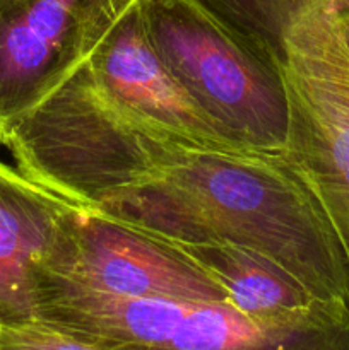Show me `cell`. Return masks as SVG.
I'll use <instances>...</instances> for the list:
<instances>
[{"mask_svg": "<svg viewBox=\"0 0 349 350\" xmlns=\"http://www.w3.org/2000/svg\"><path fill=\"white\" fill-rule=\"evenodd\" d=\"M337 10H339V26H341L342 40H344L346 50H348V55H349V0H339Z\"/></svg>", "mask_w": 349, "mask_h": 350, "instance_id": "12", "label": "cell"}, {"mask_svg": "<svg viewBox=\"0 0 349 350\" xmlns=\"http://www.w3.org/2000/svg\"><path fill=\"white\" fill-rule=\"evenodd\" d=\"M277 72L286 152L305 171L349 255V55L339 0H198Z\"/></svg>", "mask_w": 349, "mask_h": 350, "instance_id": "2", "label": "cell"}, {"mask_svg": "<svg viewBox=\"0 0 349 350\" xmlns=\"http://www.w3.org/2000/svg\"><path fill=\"white\" fill-rule=\"evenodd\" d=\"M171 245L224 241L272 260L310 293L349 310V255L287 152L180 147L149 180L99 208Z\"/></svg>", "mask_w": 349, "mask_h": 350, "instance_id": "1", "label": "cell"}, {"mask_svg": "<svg viewBox=\"0 0 349 350\" xmlns=\"http://www.w3.org/2000/svg\"><path fill=\"white\" fill-rule=\"evenodd\" d=\"M0 350H103L41 321L0 325Z\"/></svg>", "mask_w": 349, "mask_h": 350, "instance_id": "11", "label": "cell"}, {"mask_svg": "<svg viewBox=\"0 0 349 350\" xmlns=\"http://www.w3.org/2000/svg\"><path fill=\"white\" fill-rule=\"evenodd\" d=\"M154 50L178 84L253 152L284 154L289 111L281 79L198 0H140Z\"/></svg>", "mask_w": 349, "mask_h": 350, "instance_id": "4", "label": "cell"}, {"mask_svg": "<svg viewBox=\"0 0 349 350\" xmlns=\"http://www.w3.org/2000/svg\"><path fill=\"white\" fill-rule=\"evenodd\" d=\"M133 0H0V146Z\"/></svg>", "mask_w": 349, "mask_h": 350, "instance_id": "7", "label": "cell"}, {"mask_svg": "<svg viewBox=\"0 0 349 350\" xmlns=\"http://www.w3.org/2000/svg\"><path fill=\"white\" fill-rule=\"evenodd\" d=\"M5 147L24 176L84 208L149 180L174 149H204L116 101L88 60L14 123Z\"/></svg>", "mask_w": 349, "mask_h": 350, "instance_id": "3", "label": "cell"}, {"mask_svg": "<svg viewBox=\"0 0 349 350\" xmlns=\"http://www.w3.org/2000/svg\"><path fill=\"white\" fill-rule=\"evenodd\" d=\"M88 64L116 101L144 118L204 149L248 150L233 142L171 75L147 36L140 0H133L99 38Z\"/></svg>", "mask_w": 349, "mask_h": 350, "instance_id": "8", "label": "cell"}, {"mask_svg": "<svg viewBox=\"0 0 349 350\" xmlns=\"http://www.w3.org/2000/svg\"><path fill=\"white\" fill-rule=\"evenodd\" d=\"M55 328L103 350H349V313L259 321L229 303L133 299L68 286Z\"/></svg>", "mask_w": 349, "mask_h": 350, "instance_id": "5", "label": "cell"}, {"mask_svg": "<svg viewBox=\"0 0 349 350\" xmlns=\"http://www.w3.org/2000/svg\"><path fill=\"white\" fill-rule=\"evenodd\" d=\"M43 279L133 299L228 303L221 284L180 248L79 205L65 219Z\"/></svg>", "mask_w": 349, "mask_h": 350, "instance_id": "6", "label": "cell"}, {"mask_svg": "<svg viewBox=\"0 0 349 350\" xmlns=\"http://www.w3.org/2000/svg\"><path fill=\"white\" fill-rule=\"evenodd\" d=\"M173 246L221 284L235 310L253 320L289 323L349 313L348 308L315 296L283 267L248 248L224 241Z\"/></svg>", "mask_w": 349, "mask_h": 350, "instance_id": "10", "label": "cell"}, {"mask_svg": "<svg viewBox=\"0 0 349 350\" xmlns=\"http://www.w3.org/2000/svg\"><path fill=\"white\" fill-rule=\"evenodd\" d=\"M74 207L0 161V325L36 321L38 284Z\"/></svg>", "mask_w": 349, "mask_h": 350, "instance_id": "9", "label": "cell"}]
</instances>
